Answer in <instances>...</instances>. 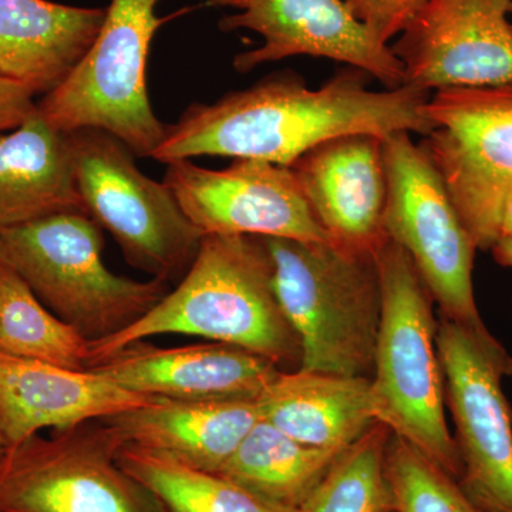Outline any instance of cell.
<instances>
[{
	"label": "cell",
	"mask_w": 512,
	"mask_h": 512,
	"mask_svg": "<svg viewBox=\"0 0 512 512\" xmlns=\"http://www.w3.org/2000/svg\"><path fill=\"white\" fill-rule=\"evenodd\" d=\"M376 259L382 284L372 376L376 420L458 480L461 460L446 419L433 298L402 247L387 239Z\"/></svg>",
	"instance_id": "3"
},
{
	"label": "cell",
	"mask_w": 512,
	"mask_h": 512,
	"mask_svg": "<svg viewBox=\"0 0 512 512\" xmlns=\"http://www.w3.org/2000/svg\"><path fill=\"white\" fill-rule=\"evenodd\" d=\"M512 0H426L392 47L404 84L430 92L512 84Z\"/></svg>",
	"instance_id": "13"
},
{
	"label": "cell",
	"mask_w": 512,
	"mask_h": 512,
	"mask_svg": "<svg viewBox=\"0 0 512 512\" xmlns=\"http://www.w3.org/2000/svg\"><path fill=\"white\" fill-rule=\"evenodd\" d=\"M35 97L30 87L0 76V133L19 127L35 113Z\"/></svg>",
	"instance_id": "28"
},
{
	"label": "cell",
	"mask_w": 512,
	"mask_h": 512,
	"mask_svg": "<svg viewBox=\"0 0 512 512\" xmlns=\"http://www.w3.org/2000/svg\"><path fill=\"white\" fill-rule=\"evenodd\" d=\"M87 370L131 392L191 402L256 400L282 372L272 360L229 343L158 348L144 340Z\"/></svg>",
	"instance_id": "16"
},
{
	"label": "cell",
	"mask_w": 512,
	"mask_h": 512,
	"mask_svg": "<svg viewBox=\"0 0 512 512\" xmlns=\"http://www.w3.org/2000/svg\"><path fill=\"white\" fill-rule=\"evenodd\" d=\"M264 241L276 298L301 342L299 369L372 379L382 318L376 254L333 242Z\"/></svg>",
	"instance_id": "4"
},
{
	"label": "cell",
	"mask_w": 512,
	"mask_h": 512,
	"mask_svg": "<svg viewBox=\"0 0 512 512\" xmlns=\"http://www.w3.org/2000/svg\"><path fill=\"white\" fill-rule=\"evenodd\" d=\"M161 0H111L99 35L72 72L42 96L37 111L63 133L97 128L119 138L138 158H151L167 124L158 120L147 87L150 46L167 19Z\"/></svg>",
	"instance_id": "6"
},
{
	"label": "cell",
	"mask_w": 512,
	"mask_h": 512,
	"mask_svg": "<svg viewBox=\"0 0 512 512\" xmlns=\"http://www.w3.org/2000/svg\"><path fill=\"white\" fill-rule=\"evenodd\" d=\"M67 134L84 212L113 235L128 264L161 281L183 278L202 235L173 192L141 173L133 151L113 134L97 128Z\"/></svg>",
	"instance_id": "7"
},
{
	"label": "cell",
	"mask_w": 512,
	"mask_h": 512,
	"mask_svg": "<svg viewBox=\"0 0 512 512\" xmlns=\"http://www.w3.org/2000/svg\"><path fill=\"white\" fill-rule=\"evenodd\" d=\"M316 220L330 241L377 254L387 241L383 138L348 134L319 144L291 165Z\"/></svg>",
	"instance_id": "15"
},
{
	"label": "cell",
	"mask_w": 512,
	"mask_h": 512,
	"mask_svg": "<svg viewBox=\"0 0 512 512\" xmlns=\"http://www.w3.org/2000/svg\"><path fill=\"white\" fill-rule=\"evenodd\" d=\"M423 148L481 251L498 241L512 190V84L437 90Z\"/></svg>",
	"instance_id": "9"
},
{
	"label": "cell",
	"mask_w": 512,
	"mask_h": 512,
	"mask_svg": "<svg viewBox=\"0 0 512 512\" xmlns=\"http://www.w3.org/2000/svg\"><path fill=\"white\" fill-rule=\"evenodd\" d=\"M92 370H72L0 352V431L6 447L42 433L156 402Z\"/></svg>",
	"instance_id": "17"
},
{
	"label": "cell",
	"mask_w": 512,
	"mask_h": 512,
	"mask_svg": "<svg viewBox=\"0 0 512 512\" xmlns=\"http://www.w3.org/2000/svg\"><path fill=\"white\" fill-rule=\"evenodd\" d=\"M259 420L256 400L157 399L101 423L119 447L144 448L218 473Z\"/></svg>",
	"instance_id": "18"
},
{
	"label": "cell",
	"mask_w": 512,
	"mask_h": 512,
	"mask_svg": "<svg viewBox=\"0 0 512 512\" xmlns=\"http://www.w3.org/2000/svg\"><path fill=\"white\" fill-rule=\"evenodd\" d=\"M215 0H205V5L210 6L211 3H214Z\"/></svg>",
	"instance_id": "32"
},
{
	"label": "cell",
	"mask_w": 512,
	"mask_h": 512,
	"mask_svg": "<svg viewBox=\"0 0 512 512\" xmlns=\"http://www.w3.org/2000/svg\"><path fill=\"white\" fill-rule=\"evenodd\" d=\"M0 352L72 370L90 366V340L57 318L26 282L0 264Z\"/></svg>",
	"instance_id": "23"
},
{
	"label": "cell",
	"mask_w": 512,
	"mask_h": 512,
	"mask_svg": "<svg viewBox=\"0 0 512 512\" xmlns=\"http://www.w3.org/2000/svg\"><path fill=\"white\" fill-rule=\"evenodd\" d=\"M72 211L84 207L69 134L36 110L19 127L0 133V231Z\"/></svg>",
	"instance_id": "21"
},
{
	"label": "cell",
	"mask_w": 512,
	"mask_h": 512,
	"mask_svg": "<svg viewBox=\"0 0 512 512\" xmlns=\"http://www.w3.org/2000/svg\"><path fill=\"white\" fill-rule=\"evenodd\" d=\"M6 443L5 439H3L2 431H0V456H2L3 451H5Z\"/></svg>",
	"instance_id": "31"
},
{
	"label": "cell",
	"mask_w": 512,
	"mask_h": 512,
	"mask_svg": "<svg viewBox=\"0 0 512 512\" xmlns=\"http://www.w3.org/2000/svg\"><path fill=\"white\" fill-rule=\"evenodd\" d=\"M101 420L8 446L0 456V512H168L128 476Z\"/></svg>",
	"instance_id": "10"
},
{
	"label": "cell",
	"mask_w": 512,
	"mask_h": 512,
	"mask_svg": "<svg viewBox=\"0 0 512 512\" xmlns=\"http://www.w3.org/2000/svg\"><path fill=\"white\" fill-rule=\"evenodd\" d=\"M512 239V190L505 198L503 211H501L500 232L498 239Z\"/></svg>",
	"instance_id": "30"
},
{
	"label": "cell",
	"mask_w": 512,
	"mask_h": 512,
	"mask_svg": "<svg viewBox=\"0 0 512 512\" xmlns=\"http://www.w3.org/2000/svg\"><path fill=\"white\" fill-rule=\"evenodd\" d=\"M386 478L394 512H487L456 477L394 434L387 444Z\"/></svg>",
	"instance_id": "26"
},
{
	"label": "cell",
	"mask_w": 512,
	"mask_h": 512,
	"mask_svg": "<svg viewBox=\"0 0 512 512\" xmlns=\"http://www.w3.org/2000/svg\"><path fill=\"white\" fill-rule=\"evenodd\" d=\"M389 512H394V511H389Z\"/></svg>",
	"instance_id": "34"
},
{
	"label": "cell",
	"mask_w": 512,
	"mask_h": 512,
	"mask_svg": "<svg viewBox=\"0 0 512 512\" xmlns=\"http://www.w3.org/2000/svg\"><path fill=\"white\" fill-rule=\"evenodd\" d=\"M163 183L204 235H252L332 242L303 197L291 168L235 160L208 170L191 160L167 163Z\"/></svg>",
	"instance_id": "12"
},
{
	"label": "cell",
	"mask_w": 512,
	"mask_h": 512,
	"mask_svg": "<svg viewBox=\"0 0 512 512\" xmlns=\"http://www.w3.org/2000/svg\"><path fill=\"white\" fill-rule=\"evenodd\" d=\"M342 453L306 446L259 420L218 474L278 512H301Z\"/></svg>",
	"instance_id": "22"
},
{
	"label": "cell",
	"mask_w": 512,
	"mask_h": 512,
	"mask_svg": "<svg viewBox=\"0 0 512 512\" xmlns=\"http://www.w3.org/2000/svg\"><path fill=\"white\" fill-rule=\"evenodd\" d=\"M426 0H345L352 15L383 45L400 35Z\"/></svg>",
	"instance_id": "27"
},
{
	"label": "cell",
	"mask_w": 512,
	"mask_h": 512,
	"mask_svg": "<svg viewBox=\"0 0 512 512\" xmlns=\"http://www.w3.org/2000/svg\"><path fill=\"white\" fill-rule=\"evenodd\" d=\"M437 349L456 426L464 493L487 512H512V409L503 390L512 356L490 333L440 316Z\"/></svg>",
	"instance_id": "11"
},
{
	"label": "cell",
	"mask_w": 512,
	"mask_h": 512,
	"mask_svg": "<svg viewBox=\"0 0 512 512\" xmlns=\"http://www.w3.org/2000/svg\"><path fill=\"white\" fill-rule=\"evenodd\" d=\"M117 460L168 512H278L221 474L154 451L120 446Z\"/></svg>",
	"instance_id": "24"
},
{
	"label": "cell",
	"mask_w": 512,
	"mask_h": 512,
	"mask_svg": "<svg viewBox=\"0 0 512 512\" xmlns=\"http://www.w3.org/2000/svg\"><path fill=\"white\" fill-rule=\"evenodd\" d=\"M107 8L49 0H0V76L52 92L99 35Z\"/></svg>",
	"instance_id": "19"
},
{
	"label": "cell",
	"mask_w": 512,
	"mask_h": 512,
	"mask_svg": "<svg viewBox=\"0 0 512 512\" xmlns=\"http://www.w3.org/2000/svg\"><path fill=\"white\" fill-rule=\"evenodd\" d=\"M511 16H512V9H511Z\"/></svg>",
	"instance_id": "33"
},
{
	"label": "cell",
	"mask_w": 512,
	"mask_h": 512,
	"mask_svg": "<svg viewBox=\"0 0 512 512\" xmlns=\"http://www.w3.org/2000/svg\"><path fill=\"white\" fill-rule=\"evenodd\" d=\"M103 228L84 212H60L0 231V264L90 342L116 335L167 295L168 282L113 274Z\"/></svg>",
	"instance_id": "5"
},
{
	"label": "cell",
	"mask_w": 512,
	"mask_h": 512,
	"mask_svg": "<svg viewBox=\"0 0 512 512\" xmlns=\"http://www.w3.org/2000/svg\"><path fill=\"white\" fill-rule=\"evenodd\" d=\"M365 76L343 72L312 90L296 74H271L214 103L191 104L167 124L151 158L167 164L217 156L291 167L312 148L348 134L430 133L429 92L409 84L373 92Z\"/></svg>",
	"instance_id": "1"
},
{
	"label": "cell",
	"mask_w": 512,
	"mask_h": 512,
	"mask_svg": "<svg viewBox=\"0 0 512 512\" xmlns=\"http://www.w3.org/2000/svg\"><path fill=\"white\" fill-rule=\"evenodd\" d=\"M383 158L386 238L409 254L440 316L471 332L490 333L474 298L477 247L439 171L407 131L383 138Z\"/></svg>",
	"instance_id": "8"
},
{
	"label": "cell",
	"mask_w": 512,
	"mask_h": 512,
	"mask_svg": "<svg viewBox=\"0 0 512 512\" xmlns=\"http://www.w3.org/2000/svg\"><path fill=\"white\" fill-rule=\"evenodd\" d=\"M392 431L373 424L340 454L301 512H389L393 498L386 478V450Z\"/></svg>",
	"instance_id": "25"
},
{
	"label": "cell",
	"mask_w": 512,
	"mask_h": 512,
	"mask_svg": "<svg viewBox=\"0 0 512 512\" xmlns=\"http://www.w3.org/2000/svg\"><path fill=\"white\" fill-rule=\"evenodd\" d=\"M491 252H493L497 264L505 266V268H512V239H498L494 247L491 248Z\"/></svg>",
	"instance_id": "29"
},
{
	"label": "cell",
	"mask_w": 512,
	"mask_h": 512,
	"mask_svg": "<svg viewBox=\"0 0 512 512\" xmlns=\"http://www.w3.org/2000/svg\"><path fill=\"white\" fill-rule=\"evenodd\" d=\"M256 403L261 420L322 450L345 451L377 423L367 377L282 370Z\"/></svg>",
	"instance_id": "20"
},
{
	"label": "cell",
	"mask_w": 512,
	"mask_h": 512,
	"mask_svg": "<svg viewBox=\"0 0 512 512\" xmlns=\"http://www.w3.org/2000/svg\"><path fill=\"white\" fill-rule=\"evenodd\" d=\"M210 6L239 10L218 22L222 32L248 29L264 39L261 47L235 56L239 73L292 56H311L362 70L387 89L404 84V67L392 47L379 42L345 0H215Z\"/></svg>",
	"instance_id": "14"
},
{
	"label": "cell",
	"mask_w": 512,
	"mask_h": 512,
	"mask_svg": "<svg viewBox=\"0 0 512 512\" xmlns=\"http://www.w3.org/2000/svg\"><path fill=\"white\" fill-rule=\"evenodd\" d=\"M160 335L229 343L272 360L285 372L302 363L301 342L276 298L271 255L264 238L252 235H204L174 291L128 328L90 342V366Z\"/></svg>",
	"instance_id": "2"
}]
</instances>
